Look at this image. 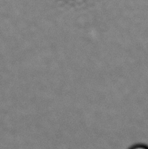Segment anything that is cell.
<instances>
[{
  "label": "cell",
  "instance_id": "cell-1",
  "mask_svg": "<svg viewBox=\"0 0 148 149\" xmlns=\"http://www.w3.org/2000/svg\"><path fill=\"white\" fill-rule=\"evenodd\" d=\"M130 149H148V146L146 145H142V144H139V145L133 146Z\"/></svg>",
  "mask_w": 148,
  "mask_h": 149
}]
</instances>
